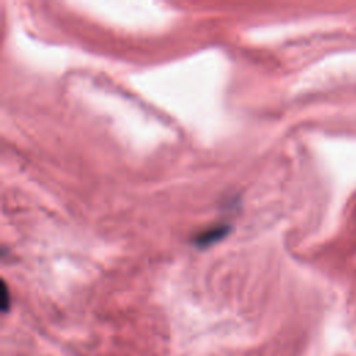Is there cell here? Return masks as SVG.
<instances>
[{"mask_svg":"<svg viewBox=\"0 0 356 356\" xmlns=\"http://www.w3.org/2000/svg\"><path fill=\"white\" fill-rule=\"evenodd\" d=\"M7 286L6 284H3V289H1V309L3 312H7L8 309V296H7Z\"/></svg>","mask_w":356,"mask_h":356,"instance_id":"obj_1","label":"cell"}]
</instances>
